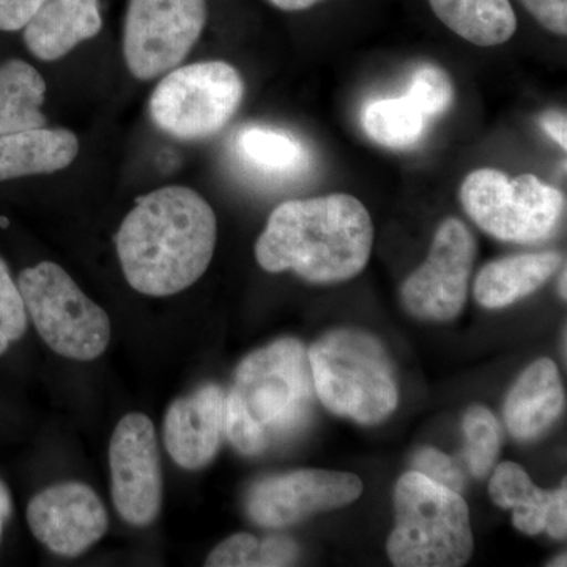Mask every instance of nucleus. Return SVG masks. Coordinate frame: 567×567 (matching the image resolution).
Returning <instances> with one entry per match:
<instances>
[{"instance_id": "34", "label": "nucleus", "mask_w": 567, "mask_h": 567, "mask_svg": "<svg viewBox=\"0 0 567 567\" xmlns=\"http://www.w3.org/2000/svg\"><path fill=\"white\" fill-rule=\"evenodd\" d=\"M11 511H13V506H11L9 488L6 484L0 483V537H2L3 525L11 516Z\"/></svg>"}, {"instance_id": "21", "label": "nucleus", "mask_w": 567, "mask_h": 567, "mask_svg": "<svg viewBox=\"0 0 567 567\" xmlns=\"http://www.w3.org/2000/svg\"><path fill=\"white\" fill-rule=\"evenodd\" d=\"M488 494L496 506L514 511V527L525 535L536 536L546 529L551 492L537 487L520 465L503 462L496 466Z\"/></svg>"}, {"instance_id": "24", "label": "nucleus", "mask_w": 567, "mask_h": 567, "mask_svg": "<svg viewBox=\"0 0 567 567\" xmlns=\"http://www.w3.org/2000/svg\"><path fill=\"white\" fill-rule=\"evenodd\" d=\"M465 461L473 476L484 477L495 465L502 445V429L494 413L483 405L470 406L462 421Z\"/></svg>"}, {"instance_id": "25", "label": "nucleus", "mask_w": 567, "mask_h": 567, "mask_svg": "<svg viewBox=\"0 0 567 567\" xmlns=\"http://www.w3.org/2000/svg\"><path fill=\"white\" fill-rule=\"evenodd\" d=\"M406 96L417 104L431 121L442 117L454 100V87L450 74L436 65H421L413 71Z\"/></svg>"}, {"instance_id": "1", "label": "nucleus", "mask_w": 567, "mask_h": 567, "mask_svg": "<svg viewBox=\"0 0 567 567\" xmlns=\"http://www.w3.org/2000/svg\"><path fill=\"white\" fill-rule=\"evenodd\" d=\"M216 238L212 205L186 186H164L136 200L115 244L123 275L136 292L171 297L203 278Z\"/></svg>"}, {"instance_id": "19", "label": "nucleus", "mask_w": 567, "mask_h": 567, "mask_svg": "<svg viewBox=\"0 0 567 567\" xmlns=\"http://www.w3.org/2000/svg\"><path fill=\"white\" fill-rule=\"evenodd\" d=\"M429 6L450 31L476 47H499L517 31L509 0H429Z\"/></svg>"}, {"instance_id": "6", "label": "nucleus", "mask_w": 567, "mask_h": 567, "mask_svg": "<svg viewBox=\"0 0 567 567\" xmlns=\"http://www.w3.org/2000/svg\"><path fill=\"white\" fill-rule=\"evenodd\" d=\"M458 199L481 230L509 244L547 240L566 210L565 194L536 175L511 178L491 167L466 175Z\"/></svg>"}, {"instance_id": "9", "label": "nucleus", "mask_w": 567, "mask_h": 567, "mask_svg": "<svg viewBox=\"0 0 567 567\" xmlns=\"http://www.w3.org/2000/svg\"><path fill=\"white\" fill-rule=\"evenodd\" d=\"M207 0H130L123 58L134 78L155 80L185 61L207 24Z\"/></svg>"}, {"instance_id": "33", "label": "nucleus", "mask_w": 567, "mask_h": 567, "mask_svg": "<svg viewBox=\"0 0 567 567\" xmlns=\"http://www.w3.org/2000/svg\"><path fill=\"white\" fill-rule=\"evenodd\" d=\"M540 126L563 151L567 148V118L565 112L547 111L540 115Z\"/></svg>"}, {"instance_id": "29", "label": "nucleus", "mask_w": 567, "mask_h": 567, "mask_svg": "<svg viewBox=\"0 0 567 567\" xmlns=\"http://www.w3.org/2000/svg\"><path fill=\"white\" fill-rule=\"evenodd\" d=\"M520 3L548 32L567 35V0H520Z\"/></svg>"}, {"instance_id": "37", "label": "nucleus", "mask_w": 567, "mask_h": 567, "mask_svg": "<svg viewBox=\"0 0 567 567\" xmlns=\"http://www.w3.org/2000/svg\"><path fill=\"white\" fill-rule=\"evenodd\" d=\"M567 565L566 563V554L559 555L555 561L548 563V566H563L565 567Z\"/></svg>"}, {"instance_id": "30", "label": "nucleus", "mask_w": 567, "mask_h": 567, "mask_svg": "<svg viewBox=\"0 0 567 567\" xmlns=\"http://www.w3.org/2000/svg\"><path fill=\"white\" fill-rule=\"evenodd\" d=\"M297 543L287 536H268L260 540V567L293 566L297 563Z\"/></svg>"}, {"instance_id": "35", "label": "nucleus", "mask_w": 567, "mask_h": 567, "mask_svg": "<svg viewBox=\"0 0 567 567\" xmlns=\"http://www.w3.org/2000/svg\"><path fill=\"white\" fill-rule=\"evenodd\" d=\"M270 2L284 11H301L311 9L323 0H270Z\"/></svg>"}, {"instance_id": "36", "label": "nucleus", "mask_w": 567, "mask_h": 567, "mask_svg": "<svg viewBox=\"0 0 567 567\" xmlns=\"http://www.w3.org/2000/svg\"><path fill=\"white\" fill-rule=\"evenodd\" d=\"M566 268H563L561 278H559L558 290L561 295L563 300H566L567 287H566Z\"/></svg>"}, {"instance_id": "4", "label": "nucleus", "mask_w": 567, "mask_h": 567, "mask_svg": "<svg viewBox=\"0 0 567 567\" xmlns=\"http://www.w3.org/2000/svg\"><path fill=\"white\" fill-rule=\"evenodd\" d=\"M308 358L317 398L336 415L371 425L398 406L393 363L374 336L331 331L311 346Z\"/></svg>"}, {"instance_id": "8", "label": "nucleus", "mask_w": 567, "mask_h": 567, "mask_svg": "<svg viewBox=\"0 0 567 567\" xmlns=\"http://www.w3.org/2000/svg\"><path fill=\"white\" fill-rule=\"evenodd\" d=\"M245 81L223 61L197 62L171 71L148 103L153 123L169 136L199 141L221 132L245 99Z\"/></svg>"}, {"instance_id": "20", "label": "nucleus", "mask_w": 567, "mask_h": 567, "mask_svg": "<svg viewBox=\"0 0 567 567\" xmlns=\"http://www.w3.org/2000/svg\"><path fill=\"white\" fill-rule=\"evenodd\" d=\"M47 82L31 63L11 59L0 65V134L43 128Z\"/></svg>"}, {"instance_id": "17", "label": "nucleus", "mask_w": 567, "mask_h": 567, "mask_svg": "<svg viewBox=\"0 0 567 567\" xmlns=\"http://www.w3.org/2000/svg\"><path fill=\"white\" fill-rule=\"evenodd\" d=\"M555 251L517 254L492 260L477 274L473 293L487 309H502L539 290L561 267Z\"/></svg>"}, {"instance_id": "7", "label": "nucleus", "mask_w": 567, "mask_h": 567, "mask_svg": "<svg viewBox=\"0 0 567 567\" xmlns=\"http://www.w3.org/2000/svg\"><path fill=\"white\" fill-rule=\"evenodd\" d=\"M18 289L41 339L55 353L78 361L102 357L111 341L110 317L61 265L25 268Z\"/></svg>"}, {"instance_id": "13", "label": "nucleus", "mask_w": 567, "mask_h": 567, "mask_svg": "<svg viewBox=\"0 0 567 567\" xmlns=\"http://www.w3.org/2000/svg\"><path fill=\"white\" fill-rule=\"evenodd\" d=\"M33 536L62 557H80L107 529V513L100 496L82 483L44 488L28 506Z\"/></svg>"}, {"instance_id": "27", "label": "nucleus", "mask_w": 567, "mask_h": 567, "mask_svg": "<svg viewBox=\"0 0 567 567\" xmlns=\"http://www.w3.org/2000/svg\"><path fill=\"white\" fill-rule=\"evenodd\" d=\"M205 566L260 567V540L249 533L227 537L208 555Z\"/></svg>"}, {"instance_id": "16", "label": "nucleus", "mask_w": 567, "mask_h": 567, "mask_svg": "<svg viewBox=\"0 0 567 567\" xmlns=\"http://www.w3.org/2000/svg\"><path fill=\"white\" fill-rule=\"evenodd\" d=\"M565 404V388L557 364L540 358L525 369L507 394V429L514 439H536L561 416Z\"/></svg>"}, {"instance_id": "22", "label": "nucleus", "mask_w": 567, "mask_h": 567, "mask_svg": "<svg viewBox=\"0 0 567 567\" xmlns=\"http://www.w3.org/2000/svg\"><path fill=\"white\" fill-rule=\"evenodd\" d=\"M431 118L409 96L374 100L364 107L361 125L382 147L404 151L423 140Z\"/></svg>"}, {"instance_id": "14", "label": "nucleus", "mask_w": 567, "mask_h": 567, "mask_svg": "<svg viewBox=\"0 0 567 567\" xmlns=\"http://www.w3.org/2000/svg\"><path fill=\"white\" fill-rule=\"evenodd\" d=\"M224 404L226 395L216 385L200 386L171 404L164 416V445L175 464L185 470L210 464L221 445Z\"/></svg>"}, {"instance_id": "32", "label": "nucleus", "mask_w": 567, "mask_h": 567, "mask_svg": "<svg viewBox=\"0 0 567 567\" xmlns=\"http://www.w3.org/2000/svg\"><path fill=\"white\" fill-rule=\"evenodd\" d=\"M555 539H565L567 533V487L566 483L558 491L551 492L550 507L546 529Z\"/></svg>"}, {"instance_id": "3", "label": "nucleus", "mask_w": 567, "mask_h": 567, "mask_svg": "<svg viewBox=\"0 0 567 567\" xmlns=\"http://www.w3.org/2000/svg\"><path fill=\"white\" fill-rule=\"evenodd\" d=\"M315 399L308 350L297 339H279L238 364L224 404V431L237 451L257 456L298 434Z\"/></svg>"}, {"instance_id": "15", "label": "nucleus", "mask_w": 567, "mask_h": 567, "mask_svg": "<svg viewBox=\"0 0 567 567\" xmlns=\"http://www.w3.org/2000/svg\"><path fill=\"white\" fill-rule=\"evenodd\" d=\"M102 28L100 0H48L24 25V43L40 61L54 62Z\"/></svg>"}, {"instance_id": "5", "label": "nucleus", "mask_w": 567, "mask_h": 567, "mask_svg": "<svg viewBox=\"0 0 567 567\" xmlns=\"http://www.w3.org/2000/svg\"><path fill=\"white\" fill-rule=\"evenodd\" d=\"M395 525L388 557L398 567H461L473 554V532L465 499L420 472L395 484Z\"/></svg>"}, {"instance_id": "12", "label": "nucleus", "mask_w": 567, "mask_h": 567, "mask_svg": "<svg viewBox=\"0 0 567 567\" xmlns=\"http://www.w3.org/2000/svg\"><path fill=\"white\" fill-rule=\"evenodd\" d=\"M363 494V481L352 473L297 470L254 484L246 511L264 528H284L315 514L350 505Z\"/></svg>"}, {"instance_id": "11", "label": "nucleus", "mask_w": 567, "mask_h": 567, "mask_svg": "<svg viewBox=\"0 0 567 567\" xmlns=\"http://www.w3.org/2000/svg\"><path fill=\"white\" fill-rule=\"evenodd\" d=\"M112 499L126 524L147 527L162 511L163 473L151 417L130 413L115 425L110 445Z\"/></svg>"}, {"instance_id": "18", "label": "nucleus", "mask_w": 567, "mask_h": 567, "mask_svg": "<svg viewBox=\"0 0 567 567\" xmlns=\"http://www.w3.org/2000/svg\"><path fill=\"white\" fill-rule=\"evenodd\" d=\"M80 153L76 134L33 128L0 134V182L66 169Z\"/></svg>"}, {"instance_id": "28", "label": "nucleus", "mask_w": 567, "mask_h": 567, "mask_svg": "<svg viewBox=\"0 0 567 567\" xmlns=\"http://www.w3.org/2000/svg\"><path fill=\"white\" fill-rule=\"evenodd\" d=\"M413 470L429 480L453 488L454 492L462 494L465 487V477L462 470L458 468L453 458L447 457L442 451L435 447H423L413 456Z\"/></svg>"}, {"instance_id": "10", "label": "nucleus", "mask_w": 567, "mask_h": 567, "mask_svg": "<svg viewBox=\"0 0 567 567\" xmlns=\"http://www.w3.org/2000/svg\"><path fill=\"white\" fill-rule=\"evenodd\" d=\"M476 259V240L461 219L446 218L432 240L427 259L405 279L402 303L424 320L456 319L464 309Z\"/></svg>"}, {"instance_id": "38", "label": "nucleus", "mask_w": 567, "mask_h": 567, "mask_svg": "<svg viewBox=\"0 0 567 567\" xmlns=\"http://www.w3.org/2000/svg\"><path fill=\"white\" fill-rule=\"evenodd\" d=\"M0 226L7 227L9 226V221L6 218H0Z\"/></svg>"}, {"instance_id": "26", "label": "nucleus", "mask_w": 567, "mask_h": 567, "mask_svg": "<svg viewBox=\"0 0 567 567\" xmlns=\"http://www.w3.org/2000/svg\"><path fill=\"white\" fill-rule=\"evenodd\" d=\"M28 328V309L18 284L11 279L9 267L0 259V354L9 350Z\"/></svg>"}, {"instance_id": "2", "label": "nucleus", "mask_w": 567, "mask_h": 567, "mask_svg": "<svg viewBox=\"0 0 567 567\" xmlns=\"http://www.w3.org/2000/svg\"><path fill=\"white\" fill-rule=\"evenodd\" d=\"M374 224L350 194L282 203L256 244L257 264L270 274L293 271L312 284L344 282L364 270Z\"/></svg>"}, {"instance_id": "23", "label": "nucleus", "mask_w": 567, "mask_h": 567, "mask_svg": "<svg viewBox=\"0 0 567 567\" xmlns=\"http://www.w3.org/2000/svg\"><path fill=\"white\" fill-rule=\"evenodd\" d=\"M237 152L241 162L268 177H284L297 173L305 162L300 141L281 130L249 126L237 137Z\"/></svg>"}, {"instance_id": "31", "label": "nucleus", "mask_w": 567, "mask_h": 567, "mask_svg": "<svg viewBox=\"0 0 567 567\" xmlns=\"http://www.w3.org/2000/svg\"><path fill=\"white\" fill-rule=\"evenodd\" d=\"M47 2L48 0H0V31H21Z\"/></svg>"}]
</instances>
